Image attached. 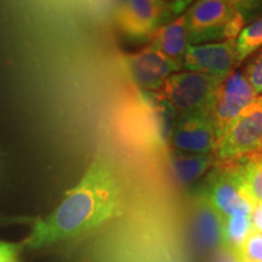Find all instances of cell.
<instances>
[{
    "instance_id": "6da1fadb",
    "label": "cell",
    "mask_w": 262,
    "mask_h": 262,
    "mask_svg": "<svg viewBox=\"0 0 262 262\" xmlns=\"http://www.w3.org/2000/svg\"><path fill=\"white\" fill-rule=\"evenodd\" d=\"M123 210V187L112 165L96 159L47 217L33 224L24 242L32 250L78 238L112 220Z\"/></svg>"
},
{
    "instance_id": "7a4b0ae2",
    "label": "cell",
    "mask_w": 262,
    "mask_h": 262,
    "mask_svg": "<svg viewBox=\"0 0 262 262\" xmlns=\"http://www.w3.org/2000/svg\"><path fill=\"white\" fill-rule=\"evenodd\" d=\"M178 113L159 91H143L126 102L118 114L124 139L143 148H163L171 141Z\"/></svg>"
},
{
    "instance_id": "3957f363",
    "label": "cell",
    "mask_w": 262,
    "mask_h": 262,
    "mask_svg": "<svg viewBox=\"0 0 262 262\" xmlns=\"http://www.w3.org/2000/svg\"><path fill=\"white\" fill-rule=\"evenodd\" d=\"M188 45L237 39L247 22L225 0H195L186 12Z\"/></svg>"
},
{
    "instance_id": "277c9868",
    "label": "cell",
    "mask_w": 262,
    "mask_h": 262,
    "mask_svg": "<svg viewBox=\"0 0 262 262\" xmlns=\"http://www.w3.org/2000/svg\"><path fill=\"white\" fill-rule=\"evenodd\" d=\"M262 153V95L226 127L214 153L215 162H232Z\"/></svg>"
},
{
    "instance_id": "5b68a950",
    "label": "cell",
    "mask_w": 262,
    "mask_h": 262,
    "mask_svg": "<svg viewBox=\"0 0 262 262\" xmlns=\"http://www.w3.org/2000/svg\"><path fill=\"white\" fill-rule=\"evenodd\" d=\"M222 80V78L201 72H181L170 75L159 93L171 103L178 116L210 113L212 100Z\"/></svg>"
},
{
    "instance_id": "8992f818",
    "label": "cell",
    "mask_w": 262,
    "mask_h": 262,
    "mask_svg": "<svg viewBox=\"0 0 262 262\" xmlns=\"http://www.w3.org/2000/svg\"><path fill=\"white\" fill-rule=\"evenodd\" d=\"M114 17L126 38L143 41L170 16L164 0H117Z\"/></svg>"
},
{
    "instance_id": "52a82bcc",
    "label": "cell",
    "mask_w": 262,
    "mask_h": 262,
    "mask_svg": "<svg viewBox=\"0 0 262 262\" xmlns=\"http://www.w3.org/2000/svg\"><path fill=\"white\" fill-rule=\"evenodd\" d=\"M256 96L243 72L234 70L222 80L210 107V117L215 126L217 142L226 127L253 102Z\"/></svg>"
},
{
    "instance_id": "ba28073f",
    "label": "cell",
    "mask_w": 262,
    "mask_h": 262,
    "mask_svg": "<svg viewBox=\"0 0 262 262\" xmlns=\"http://www.w3.org/2000/svg\"><path fill=\"white\" fill-rule=\"evenodd\" d=\"M170 143L181 152L214 155L217 147V136L210 113L179 114Z\"/></svg>"
},
{
    "instance_id": "9c48e42d",
    "label": "cell",
    "mask_w": 262,
    "mask_h": 262,
    "mask_svg": "<svg viewBox=\"0 0 262 262\" xmlns=\"http://www.w3.org/2000/svg\"><path fill=\"white\" fill-rule=\"evenodd\" d=\"M126 66L131 79L143 91H159L170 75L182 68L150 45L126 56Z\"/></svg>"
},
{
    "instance_id": "30bf717a",
    "label": "cell",
    "mask_w": 262,
    "mask_h": 262,
    "mask_svg": "<svg viewBox=\"0 0 262 262\" xmlns=\"http://www.w3.org/2000/svg\"><path fill=\"white\" fill-rule=\"evenodd\" d=\"M238 64L235 39L224 41L188 45L182 60L187 71L201 72L225 79Z\"/></svg>"
},
{
    "instance_id": "8fae6325",
    "label": "cell",
    "mask_w": 262,
    "mask_h": 262,
    "mask_svg": "<svg viewBox=\"0 0 262 262\" xmlns=\"http://www.w3.org/2000/svg\"><path fill=\"white\" fill-rule=\"evenodd\" d=\"M199 193L211 203L222 219L250 203L239 187L231 166L222 162H216V168L208 176L205 185Z\"/></svg>"
},
{
    "instance_id": "7c38bea8",
    "label": "cell",
    "mask_w": 262,
    "mask_h": 262,
    "mask_svg": "<svg viewBox=\"0 0 262 262\" xmlns=\"http://www.w3.org/2000/svg\"><path fill=\"white\" fill-rule=\"evenodd\" d=\"M189 225L193 238L202 250L211 253L222 248V216L199 192L192 198Z\"/></svg>"
},
{
    "instance_id": "4fadbf2b",
    "label": "cell",
    "mask_w": 262,
    "mask_h": 262,
    "mask_svg": "<svg viewBox=\"0 0 262 262\" xmlns=\"http://www.w3.org/2000/svg\"><path fill=\"white\" fill-rule=\"evenodd\" d=\"M148 40L150 41V47L156 48L171 60L182 64L183 56L188 48L186 14L180 15L168 24L159 26L152 33Z\"/></svg>"
},
{
    "instance_id": "5bb4252c",
    "label": "cell",
    "mask_w": 262,
    "mask_h": 262,
    "mask_svg": "<svg viewBox=\"0 0 262 262\" xmlns=\"http://www.w3.org/2000/svg\"><path fill=\"white\" fill-rule=\"evenodd\" d=\"M227 163L239 187L253 205L262 202V153Z\"/></svg>"
},
{
    "instance_id": "9a60e30c",
    "label": "cell",
    "mask_w": 262,
    "mask_h": 262,
    "mask_svg": "<svg viewBox=\"0 0 262 262\" xmlns=\"http://www.w3.org/2000/svg\"><path fill=\"white\" fill-rule=\"evenodd\" d=\"M215 164L214 155H194L172 149L170 165L175 178L181 185H189L208 171Z\"/></svg>"
},
{
    "instance_id": "2e32d148",
    "label": "cell",
    "mask_w": 262,
    "mask_h": 262,
    "mask_svg": "<svg viewBox=\"0 0 262 262\" xmlns=\"http://www.w3.org/2000/svg\"><path fill=\"white\" fill-rule=\"evenodd\" d=\"M253 204L248 203L233 214L222 219V248L234 254L242 243L253 232L251 229V212Z\"/></svg>"
},
{
    "instance_id": "e0dca14e",
    "label": "cell",
    "mask_w": 262,
    "mask_h": 262,
    "mask_svg": "<svg viewBox=\"0 0 262 262\" xmlns=\"http://www.w3.org/2000/svg\"><path fill=\"white\" fill-rule=\"evenodd\" d=\"M238 64L262 48V16L242 29L235 39Z\"/></svg>"
},
{
    "instance_id": "ac0fdd59",
    "label": "cell",
    "mask_w": 262,
    "mask_h": 262,
    "mask_svg": "<svg viewBox=\"0 0 262 262\" xmlns=\"http://www.w3.org/2000/svg\"><path fill=\"white\" fill-rule=\"evenodd\" d=\"M233 255L238 262H262V233L251 232Z\"/></svg>"
},
{
    "instance_id": "d6986e66",
    "label": "cell",
    "mask_w": 262,
    "mask_h": 262,
    "mask_svg": "<svg viewBox=\"0 0 262 262\" xmlns=\"http://www.w3.org/2000/svg\"><path fill=\"white\" fill-rule=\"evenodd\" d=\"M249 24L262 16V0H225Z\"/></svg>"
},
{
    "instance_id": "ffe728a7",
    "label": "cell",
    "mask_w": 262,
    "mask_h": 262,
    "mask_svg": "<svg viewBox=\"0 0 262 262\" xmlns=\"http://www.w3.org/2000/svg\"><path fill=\"white\" fill-rule=\"evenodd\" d=\"M249 84L251 85L255 94L262 95V51L248 62L243 72Z\"/></svg>"
},
{
    "instance_id": "44dd1931",
    "label": "cell",
    "mask_w": 262,
    "mask_h": 262,
    "mask_svg": "<svg viewBox=\"0 0 262 262\" xmlns=\"http://www.w3.org/2000/svg\"><path fill=\"white\" fill-rule=\"evenodd\" d=\"M24 243H6L0 242V262L6 258L18 256V254L24 250Z\"/></svg>"
},
{
    "instance_id": "7402d4cb",
    "label": "cell",
    "mask_w": 262,
    "mask_h": 262,
    "mask_svg": "<svg viewBox=\"0 0 262 262\" xmlns=\"http://www.w3.org/2000/svg\"><path fill=\"white\" fill-rule=\"evenodd\" d=\"M195 0H164L169 16H178L185 11Z\"/></svg>"
},
{
    "instance_id": "603a6c76",
    "label": "cell",
    "mask_w": 262,
    "mask_h": 262,
    "mask_svg": "<svg viewBox=\"0 0 262 262\" xmlns=\"http://www.w3.org/2000/svg\"><path fill=\"white\" fill-rule=\"evenodd\" d=\"M251 229L253 232L262 233V202L253 206L251 212Z\"/></svg>"
},
{
    "instance_id": "cb8c5ba5",
    "label": "cell",
    "mask_w": 262,
    "mask_h": 262,
    "mask_svg": "<svg viewBox=\"0 0 262 262\" xmlns=\"http://www.w3.org/2000/svg\"><path fill=\"white\" fill-rule=\"evenodd\" d=\"M2 262H19L17 256H14V257H10V258H6V260L2 261Z\"/></svg>"
},
{
    "instance_id": "d4e9b609",
    "label": "cell",
    "mask_w": 262,
    "mask_h": 262,
    "mask_svg": "<svg viewBox=\"0 0 262 262\" xmlns=\"http://www.w3.org/2000/svg\"><path fill=\"white\" fill-rule=\"evenodd\" d=\"M164 4H165V3H164Z\"/></svg>"
}]
</instances>
